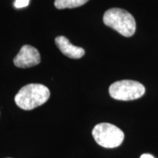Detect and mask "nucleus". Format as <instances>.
Masks as SVG:
<instances>
[{
    "label": "nucleus",
    "mask_w": 158,
    "mask_h": 158,
    "mask_svg": "<svg viewBox=\"0 0 158 158\" xmlns=\"http://www.w3.org/2000/svg\"><path fill=\"white\" fill-rule=\"evenodd\" d=\"M50 98V91L44 85L30 84L19 90L15 97V102L20 108L32 110L42 106Z\"/></svg>",
    "instance_id": "f257e3e1"
},
{
    "label": "nucleus",
    "mask_w": 158,
    "mask_h": 158,
    "mask_svg": "<svg viewBox=\"0 0 158 158\" xmlns=\"http://www.w3.org/2000/svg\"><path fill=\"white\" fill-rule=\"evenodd\" d=\"M105 24L124 37H131L135 32L136 23L129 12L120 8L108 10L103 15Z\"/></svg>",
    "instance_id": "f03ea898"
},
{
    "label": "nucleus",
    "mask_w": 158,
    "mask_h": 158,
    "mask_svg": "<svg viewBox=\"0 0 158 158\" xmlns=\"http://www.w3.org/2000/svg\"><path fill=\"white\" fill-rule=\"evenodd\" d=\"M92 135L97 143L108 149L118 147L122 143L124 138L121 129L109 123L97 124L92 130Z\"/></svg>",
    "instance_id": "7ed1b4c3"
},
{
    "label": "nucleus",
    "mask_w": 158,
    "mask_h": 158,
    "mask_svg": "<svg viewBox=\"0 0 158 158\" xmlns=\"http://www.w3.org/2000/svg\"><path fill=\"white\" fill-rule=\"evenodd\" d=\"M145 93V87L141 83L131 80H122L112 84L109 94L117 100H133L141 98Z\"/></svg>",
    "instance_id": "20e7f679"
},
{
    "label": "nucleus",
    "mask_w": 158,
    "mask_h": 158,
    "mask_svg": "<svg viewBox=\"0 0 158 158\" xmlns=\"http://www.w3.org/2000/svg\"><path fill=\"white\" fill-rule=\"evenodd\" d=\"M15 66L20 68H29L40 62V55L35 47L24 45L13 59Z\"/></svg>",
    "instance_id": "39448f33"
},
{
    "label": "nucleus",
    "mask_w": 158,
    "mask_h": 158,
    "mask_svg": "<svg viewBox=\"0 0 158 158\" xmlns=\"http://www.w3.org/2000/svg\"><path fill=\"white\" fill-rule=\"evenodd\" d=\"M56 46L61 52L71 59H80L84 56L85 51L81 47L75 46L70 43L69 40L64 36H59L55 39Z\"/></svg>",
    "instance_id": "423d86ee"
},
{
    "label": "nucleus",
    "mask_w": 158,
    "mask_h": 158,
    "mask_svg": "<svg viewBox=\"0 0 158 158\" xmlns=\"http://www.w3.org/2000/svg\"><path fill=\"white\" fill-rule=\"evenodd\" d=\"M89 0H55L54 5L57 9L75 8L86 4Z\"/></svg>",
    "instance_id": "0eeeda50"
},
{
    "label": "nucleus",
    "mask_w": 158,
    "mask_h": 158,
    "mask_svg": "<svg viewBox=\"0 0 158 158\" xmlns=\"http://www.w3.org/2000/svg\"><path fill=\"white\" fill-rule=\"evenodd\" d=\"M29 0H15L14 2L15 7L19 8H23V7H27L29 5Z\"/></svg>",
    "instance_id": "6e6552de"
},
{
    "label": "nucleus",
    "mask_w": 158,
    "mask_h": 158,
    "mask_svg": "<svg viewBox=\"0 0 158 158\" xmlns=\"http://www.w3.org/2000/svg\"><path fill=\"white\" fill-rule=\"evenodd\" d=\"M140 158H155L152 155H149V154H144V155H142Z\"/></svg>",
    "instance_id": "1a4fd4ad"
},
{
    "label": "nucleus",
    "mask_w": 158,
    "mask_h": 158,
    "mask_svg": "<svg viewBox=\"0 0 158 158\" xmlns=\"http://www.w3.org/2000/svg\"><path fill=\"white\" fill-rule=\"evenodd\" d=\"M8 158H10V157H8Z\"/></svg>",
    "instance_id": "9d476101"
}]
</instances>
